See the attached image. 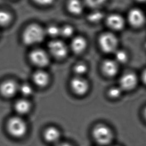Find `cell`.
Returning a JSON list of instances; mask_svg holds the SVG:
<instances>
[{
	"label": "cell",
	"mask_w": 146,
	"mask_h": 146,
	"mask_svg": "<svg viewBox=\"0 0 146 146\" xmlns=\"http://www.w3.org/2000/svg\"><path fill=\"white\" fill-rule=\"evenodd\" d=\"M137 84V78L131 73H126L122 76L120 80V87L122 89L132 90L136 87Z\"/></svg>",
	"instance_id": "obj_9"
},
{
	"label": "cell",
	"mask_w": 146,
	"mask_h": 146,
	"mask_svg": "<svg viewBox=\"0 0 146 146\" xmlns=\"http://www.w3.org/2000/svg\"></svg>",
	"instance_id": "obj_32"
},
{
	"label": "cell",
	"mask_w": 146,
	"mask_h": 146,
	"mask_svg": "<svg viewBox=\"0 0 146 146\" xmlns=\"http://www.w3.org/2000/svg\"><path fill=\"white\" fill-rule=\"evenodd\" d=\"M34 83L39 87L43 88L47 86L49 83V76L46 72L44 71H36L34 73L33 77Z\"/></svg>",
	"instance_id": "obj_10"
},
{
	"label": "cell",
	"mask_w": 146,
	"mask_h": 146,
	"mask_svg": "<svg viewBox=\"0 0 146 146\" xmlns=\"http://www.w3.org/2000/svg\"><path fill=\"white\" fill-rule=\"evenodd\" d=\"M108 24L115 30H120L124 26V20L118 15H112L108 17Z\"/></svg>",
	"instance_id": "obj_15"
},
{
	"label": "cell",
	"mask_w": 146,
	"mask_h": 146,
	"mask_svg": "<svg viewBox=\"0 0 146 146\" xmlns=\"http://www.w3.org/2000/svg\"><path fill=\"white\" fill-rule=\"evenodd\" d=\"M121 92V89L119 88H112L109 91V95L112 98H117L120 97Z\"/></svg>",
	"instance_id": "obj_24"
},
{
	"label": "cell",
	"mask_w": 146,
	"mask_h": 146,
	"mask_svg": "<svg viewBox=\"0 0 146 146\" xmlns=\"http://www.w3.org/2000/svg\"><path fill=\"white\" fill-rule=\"evenodd\" d=\"M36 4L43 6H50L54 2V0H33Z\"/></svg>",
	"instance_id": "obj_26"
},
{
	"label": "cell",
	"mask_w": 146,
	"mask_h": 146,
	"mask_svg": "<svg viewBox=\"0 0 146 146\" xmlns=\"http://www.w3.org/2000/svg\"><path fill=\"white\" fill-rule=\"evenodd\" d=\"M105 1V0H86V2L90 6L96 7L101 5Z\"/></svg>",
	"instance_id": "obj_27"
},
{
	"label": "cell",
	"mask_w": 146,
	"mask_h": 146,
	"mask_svg": "<svg viewBox=\"0 0 146 146\" xmlns=\"http://www.w3.org/2000/svg\"><path fill=\"white\" fill-rule=\"evenodd\" d=\"M142 79L144 81V83L146 84V70L144 71V73L142 75Z\"/></svg>",
	"instance_id": "obj_29"
},
{
	"label": "cell",
	"mask_w": 146,
	"mask_h": 146,
	"mask_svg": "<svg viewBox=\"0 0 146 146\" xmlns=\"http://www.w3.org/2000/svg\"><path fill=\"white\" fill-rule=\"evenodd\" d=\"M86 47L85 40L82 37H76L73 39L71 43L73 51L76 53H80L83 51Z\"/></svg>",
	"instance_id": "obj_16"
},
{
	"label": "cell",
	"mask_w": 146,
	"mask_h": 146,
	"mask_svg": "<svg viewBox=\"0 0 146 146\" xmlns=\"http://www.w3.org/2000/svg\"><path fill=\"white\" fill-rule=\"evenodd\" d=\"M144 116L145 117V118L146 119V107L145 108V109H144Z\"/></svg>",
	"instance_id": "obj_30"
},
{
	"label": "cell",
	"mask_w": 146,
	"mask_h": 146,
	"mask_svg": "<svg viewBox=\"0 0 146 146\" xmlns=\"http://www.w3.org/2000/svg\"><path fill=\"white\" fill-rule=\"evenodd\" d=\"M67 7L70 12L73 14H80L83 10V6L79 0H69Z\"/></svg>",
	"instance_id": "obj_17"
},
{
	"label": "cell",
	"mask_w": 146,
	"mask_h": 146,
	"mask_svg": "<svg viewBox=\"0 0 146 146\" xmlns=\"http://www.w3.org/2000/svg\"><path fill=\"white\" fill-rule=\"evenodd\" d=\"M9 133L15 138H21L27 131V126L24 120L19 117H14L9 120L7 123Z\"/></svg>",
	"instance_id": "obj_2"
},
{
	"label": "cell",
	"mask_w": 146,
	"mask_h": 146,
	"mask_svg": "<svg viewBox=\"0 0 146 146\" xmlns=\"http://www.w3.org/2000/svg\"><path fill=\"white\" fill-rule=\"evenodd\" d=\"M103 14L101 12L97 11V12L92 13L90 15L89 19L92 22H96L101 20L103 18Z\"/></svg>",
	"instance_id": "obj_23"
},
{
	"label": "cell",
	"mask_w": 146,
	"mask_h": 146,
	"mask_svg": "<svg viewBox=\"0 0 146 146\" xmlns=\"http://www.w3.org/2000/svg\"><path fill=\"white\" fill-rule=\"evenodd\" d=\"M29 58L32 64L40 68L47 66L50 62L49 55L42 49H35L31 52Z\"/></svg>",
	"instance_id": "obj_5"
},
{
	"label": "cell",
	"mask_w": 146,
	"mask_h": 146,
	"mask_svg": "<svg viewBox=\"0 0 146 146\" xmlns=\"http://www.w3.org/2000/svg\"><path fill=\"white\" fill-rule=\"evenodd\" d=\"M73 32L74 29L72 27L69 25L65 26L61 28L60 36L65 38H69L73 35Z\"/></svg>",
	"instance_id": "obj_21"
},
{
	"label": "cell",
	"mask_w": 146,
	"mask_h": 146,
	"mask_svg": "<svg viewBox=\"0 0 146 146\" xmlns=\"http://www.w3.org/2000/svg\"><path fill=\"white\" fill-rule=\"evenodd\" d=\"M18 91L25 97L30 96L33 93L32 88L28 84H24L20 86H19Z\"/></svg>",
	"instance_id": "obj_20"
},
{
	"label": "cell",
	"mask_w": 146,
	"mask_h": 146,
	"mask_svg": "<svg viewBox=\"0 0 146 146\" xmlns=\"http://www.w3.org/2000/svg\"><path fill=\"white\" fill-rule=\"evenodd\" d=\"M138 1L139 2H145L146 0H138Z\"/></svg>",
	"instance_id": "obj_31"
},
{
	"label": "cell",
	"mask_w": 146,
	"mask_h": 146,
	"mask_svg": "<svg viewBox=\"0 0 146 146\" xmlns=\"http://www.w3.org/2000/svg\"><path fill=\"white\" fill-rule=\"evenodd\" d=\"M129 19L130 23L134 26H140L144 23V16L141 11L133 9L130 11Z\"/></svg>",
	"instance_id": "obj_12"
},
{
	"label": "cell",
	"mask_w": 146,
	"mask_h": 146,
	"mask_svg": "<svg viewBox=\"0 0 146 146\" xmlns=\"http://www.w3.org/2000/svg\"><path fill=\"white\" fill-rule=\"evenodd\" d=\"M12 17L10 13L5 10H0V26L8 25L12 21Z\"/></svg>",
	"instance_id": "obj_18"
},
{
	"label": "cell",
	"mask_w": 146,
	"mask_h": 146,
	"mask_svg": "<svg viewBox=\"0 0 146 146\" xmlns=\"http://www.w3.org/2000/svg\"><path fill=\"white\" fill-rule=\"evenodd\" d=\"M61 134L59 130L54 127H50L47 128L44 133L45 140L51 143H55L59 141Z\"/></svg>",
	"instance_id": "obj_11"
},
{
	"label": "cell",
	"mask_w": 146,
	"mask_h": 146,
	"mask_svg": "<svg viewBox=\"0 0 146 146\" xmlns=\"http://www.w3.org/2000/svg\"><path fill=\"white\" fill-rule=\"evenodd\" d=\"M45 32L46 34L51 38H56L60 36L61 28H59L56 25H51L47 28L46 30H45Z\"/></svg>",
	"instance_id": "obj_19"
},
{
	"label": "cell",
	"mask_w": 146,
	"mask_h": 146,
	"mask_svg": "<svg viewBox=\"0 0 146 146\" xmlns=\"http://www.w3.org/2000/svg\"><path fill=\"white\" fill-rule=\"evenodd\" d=\"M87 67L86 66V65L83 64H78L74 68L75 72L78 76H81L87 72Z\"/></svg>",
	"instance_id": "obj_22"
},
{
	"label": "cell",
	"mask_w": 146,
	"mask_h": 146,
	"mask_svg": "<svg viewBox=\"0 0 146 146\" xmlns=\"http://www.w3.org/2000/svg\"><path fill=\"white\" fill-rule=\"evenodd\" d=\"M71 87L76 94L78 95H83L88 91L89 85L87 82L83 78L77 77L72 80Z\"/></svg>",
	"instance_id": "obj_7"
},
{
	"label": "cell",
	"mask_w": 146,
	"mask_h": 146,
	"mask_svg": "<svg viewBox=\"0 0 146 146\" xmlns=\"http://www.w3.org/2000/svg\"><path fill=\"white\" fill-rule=\"evenodd\" d=\"M116 59L120 63H124L127 60V55L123 51H119L116 53Z\"/></svg>",
	"instance_id": "obj_25"
},
{
	"label": "cell",
	"mask_w": 146,
	"mask_h": 146,
	"mask_svg": "<svg viewBox=\"0 0 146 146\" xmlns=\"http://www.w3.org/2000/svg\"><path fill=\"white\" fill-rule=\"evenodd\" d=\"M95 140L99 144L106 145L112 141L113 134L109 128L104 125H98L93 131Z\"/></svg>",
	"instance_id": "obj_3"
},
{
	"label": "cell",
	"mask_w": 146,
	"mask_h": 146,
	"mask_svg": "<svg viewBox=\"0 0 146 146\" xmlns=\"http://www.w3.org/2000/svg\"><path fill=\"white\" fill-rule=\"evenodd\" d=\"M56 146H72L70 144L66 143H58Z\"/></svg>",
	"instance_id": "obj_28"
},
{
	"label": "cell",
	"mask_w": 146,
	"mask_h": 146,
	"mask_svg": "<svg viewBox=\"0 0 146 146\" xmlns=\"http://www.w3.org/2000/svg\"><path fill=\"white\" fill-rule=\"evenodd\" d=\"M100 44L104 51L107 53H110L116 49L118 41L114 35L106 33L102 35L100 37Z\"/></svg>",
	"instance_id": "obj_6"
},
{
	"label": "cell",
	"mask_w": 146,
	"mask_h": 146,
	"mask_svg": "<svg viewBox=\"0 0 146 146\" xmlns=\"http://www.w3.org/2000/svg\"><path fill=\"white\" fill-rule=\"evenodd\" d=\"M30 102L25 99H21L16 102L15 105V109L19 115H26L31 110Z\"/></svg>",
	"instance_id": "obj_14"
},
{
	"label": "cell",
	"mask_w": 146,
	"mask_h": 146,
	"mask_svg": "<svg viewBox=\"0 0 146 146\" xmlns=\"http://www.w3.org/2000/svg\"><path fill=\"white\" fill-rule=\"evenodd\" d=\"M48 48L51 55L58 59H63L66 57L68 49L66 45L63 41L54 39L48 44Z\"/></svg>",
	"instance_id": "obj_4"
},
{
	"label": "cell",
	"mask_w": 146,
	"mask_h": 146,
	"mask_svg": "<svg viewBox=\"0 0 146 146\" xmlns=\"http://www.w3.org/2000/svg\"><path fill=\"white\" fill-rule=\"evenodd\" d=\"M45 30L36 24L27 27L23 32L22 39L27 45H34L41 43L46 36Z\"/></svg>",
	"instance_id": "obj_1"
},
{
	"label": "cell",
	"mask_w": 146,
	"mask_h": 146,
	"mask_svg": "<svg viewBox=\"0 0 146 146\" xmlns=\"http://www.w3.org/2000/svg\"><path fill=\"white\" fill-rule=\"evenodd\" d=\"M18 90V86L13 80L4 81L0 85V93L4 97L8 98L13 97Z\"/></svg>",
	"instance_id": "obj_8"
},
{
	"label": "cell",
	"mask_w": 146,
	"mask_h": 146,
	"mask_svg": "<svg viewBox=\"0 0 146 146\" xmlns=\"http://www.w3.org/2000/svg\"><path fill=\"white\" fill-rule=\"evenodd\" d=\"M102 70L105 75L108 77H113L118 72V66L114 61L107 60L103 63Z\"/></svg>",
	"instance_id": "obj_13"
}]
</instances>
